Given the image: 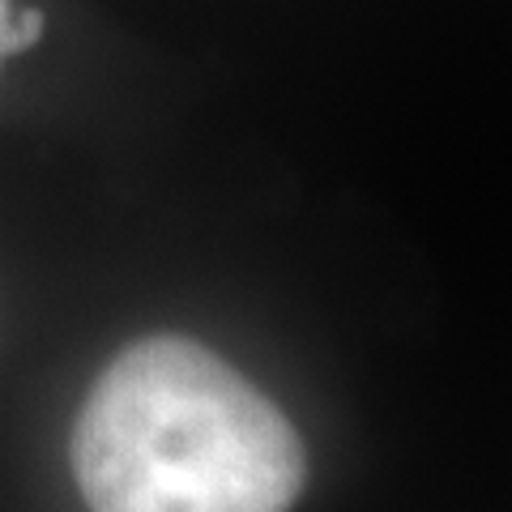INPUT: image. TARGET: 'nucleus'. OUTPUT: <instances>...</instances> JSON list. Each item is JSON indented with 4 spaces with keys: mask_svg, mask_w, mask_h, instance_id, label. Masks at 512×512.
Segmentation results:
<instances>
[{
    "mask_svg": "<svg viewBox=\"0 0 512 512\" xmlns=\"http://www.w3.org/2000/svg\"><path fill=\"white\" fill-rule=\"evenodd\" d=\"M5 26H9V0H0V60H5Z\"/></svg>",
    "mask_w": 512,
    "mask_h": 512,
    "instance_id": "obj_3",
    "label": "nucleus"
},
{
    "mask_svg": "<svg viewBox=\"0 0 512 512\" xmlns=\"http://www.w3.org/2000/svg\"><path fill=\"white\" fill-rule=\"evenodd\" d=\"M43 26H47V22H43L39 9H18V13H9V26H5V56L35 47L39 35H43Z\"/></svg>",
    "mask_w": 512,
    "mask_h": 512,
    "instance_id": "obj_2",
    "label": "nucleus"
},
{
    "mask_svg": "<svg viewBox=\"0 0 512 512\" xmlns=\"http://www.w3.org/2000/svg\"><path fill=\"white\" fill-rule=\"evenodd\" d=\"M73 474L90 512H286L303 487V444L227 359L158 333L94 380Z\"/></svg>",
    "mask_w": 512,
    "mask_h": 512,
    "instance_id": "obj_1",
    "label": "nucleus"
}]
</instances>
